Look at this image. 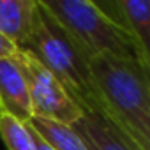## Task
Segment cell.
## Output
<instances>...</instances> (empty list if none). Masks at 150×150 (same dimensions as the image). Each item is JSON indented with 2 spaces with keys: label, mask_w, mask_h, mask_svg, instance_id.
<instances>
[{
  "label": "cell",
  "mask_w": 150,
  "mask_h": 150,
  "mask_svg": "<svg viewBox=\"0 0 150 150\" xmlns=\"http://www.w3.org/2000/svg\"><path fill=\"white\" fill-rule=\"evenodd\" d=\"M90 72L104 117L150 150V69L136 58L101 53L90 58Z\"/></svg>",
  "instance_id": "obj_1"
},
{
  "label": "cell",
  "mask_w": 150,
  "mask_h": 150,
  "mask_svg": "<svg viewBox=\"0 0 150 150\" xmlns=\"http://www.w3.org/2000/svg\"><path fill=\"white\" fill-rule=\"evenodd\" d=\"M34 55L69 94L83 113L104 110L90 72V55L41 4L35 6L27 42L20 48Z\"/></svg>",
  "instance_id": "obj_2"
},
{
  "label": "cell",
  "mask_w": 150,
  "mask_h": 150,
  "mask_svg": "<svg viewBox=\"0 0 150 150\" xmlns=\"http://www.w3.org/2000/svg\"><path fill=\"white\" fill-rule=\"evenodd\" d=\"M37 4L76 39L90 57L108 53L141 62L134 39L101 13L90 0H37Z\"/></svg>",
  "instance_id": "obj_3"
},
{
  "label": "cell",
  "mask_w": 150,
  "mask_h": 150,
  "mask_svg": "<svg viewBox=\"0 0 150 150\" xmlns=\"http://www.w3.org/2000/svg\"><path fill=\"white\" fill-rule=\"evenodd\" d=\"M16 58L27 80L32 117L72 125L83 115V110L69 97L57 78L34 55L25 50H18Z\"/></svg>",
  "instance_id": "obj_4"
},
{
  "label": "cell",
  "mask_w": 150,
  "mask_h": 150,
  "mask_svg": "<svg viewBox=\"0 0 150 150\" xmlns=\"http://www.w3.org/2000/svg\"><path fill=\"white\" fill-rule=\"evenodd\" d=\"M0 111H6L21 122L32 118L28 87L16 53L0 58Z\"/></svg>",
  "instance_id": "obj_5"
},
{
  "label": "cell",
  "mask_w": 150,
  "mask_h": 150,
  "mask_svg": "<svg viewBox=\"0 0 150 150\" xmlns=\"http://www.w3.org/2000/svg\"><path fill=\"white\" fill-rule=\"evenodd\" d=\"M72 129L80 134L88 150H143L111 120L99 113H83Z\"/></svg>",
  "instance_id": "obj_6"
},
{
  "label": "cell",
  "mask_w": 150,
  "mask_h": 150,
  "mask_svg": "<svg viewBox=\"0 0 150 150\" xmlns=\"http://www.w3.org/2000/svg\"><path fill=\"white\" fill-rule=\"evenodd\" d=\"M122 27L134 39L141 62L150 67V0H111Z\"/></svg>",
  "instance_id": "obj_7"
},
{
  "label": "cell",
  "mask_w": 150,
  "mask_h": 150,
  "mask_svg": "<svg viewBox=\"0 0 150 150\" xmlns=\"http://www.w3.org/2000/svg\"><path fill=\"white\" fill-rule=\"evenodd\" d=\"M37 0H0V34L20 50L32 28V16Z\"/></svg>",
  "instance_id": "obj_8"
},
{
  "label": "cell",
  "mask_w": 150,
  "mask_h": 150,
  "mask_svg": "<svg viewBox=\"0 0 150 150\" xmlns=\"http://www.w3.org/2000/svg\"><path fill=\"white\" fill-rule=\"evenodd\" d=\"M28 125L53 150H88L80 134L72 129V125L39 117H32L28 120Z\"/></svg>",
  "instance_id": "obj_9"
},
{
  "label": "cell",
  "mask_w": 150,
  "mask_h": 150,
  "mask_svg": "<svg viewBox=\"0 0 150 150\" xmlns=\"http://www.w3.org/2000/svg\"><path fill=\"white\" fill-rule=\"evenodd\" d=\"M0 138L7 150H35L28 122H21L6 111H0Z\"/></svg>",
  "instance_id": "obj_10"
},
{
  "label": "cell",
  "mask_w": 150,
  "mask_h": 150,
  "mask_svg": "<svg viewBox=\"0 0 150 150\" xmlns=\"http://www.w3.org/2000/svg\"><path fill=\"white\" fill-rule=\"evenodd\" d=\"M90 2H92L101 13H104L115 25L122 27V21H120V18H118V13H117V9H115V6H113L111 0H90ZM122 28H124V27H122ZM124 30H125V28H124Z\"/></svg>",
  "instance_id": "obj_11"
},
{
  "label": "cell",
  "mask_w": 150,
  "mask_h": 150,
  "mask_svg": "<svg viewBox=\"0 0 150 150\" xmlns=\"http://www.w3.org/2000/svg\"><path fill=\"white\" fill-rule=\"evenodd\" d=\"M18 51L16 44L11 42L6 35L0 34V58H6V57H13L14 53Z\"/></svg>",
  "instance_id": "obj_12"
},
{
  "label": "cell",
  "mask_w": 150,
  "mask_h": 150,
  "mask_svg": "<svg viewBox=\"0 0 150 150\" xmlns=\"http://www.w3.org/2000/svg\"><path fill=\"white\" fill-rule=\"evenodd\" d=\"M30 129H32V127H30ZM32 132H34V143H35V150H53V148H51V146H50L46 141H42V139H41V138L35 134V131H34V129H32Z\"/></svg>",
  "instance_id": "obj_13"
}]
</instances>
